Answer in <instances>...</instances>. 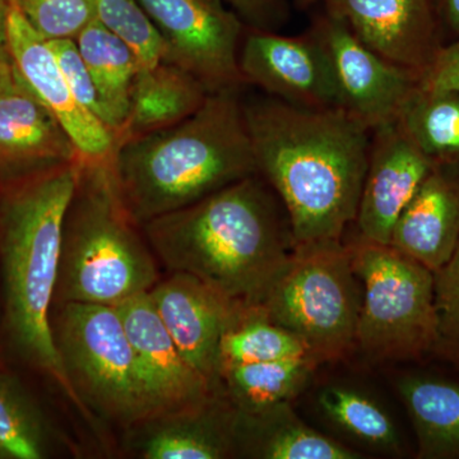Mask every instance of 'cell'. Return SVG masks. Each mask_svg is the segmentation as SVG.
Here are the masks:
<instances>
[{"mask_svg":"<svg viewBox=\"0 0 459 459\" xmlns=\"http://www.w3.org/2000/svg\"><path fill=\"white\" fill-rule=\"evenodd\" d=\"M241 105L258 174L286 208L295 246L341 240L358 213L370 129L344 108H298L265 93Z\"/></svg>","mask_w":459,"mask_h":459,"instance_id":"obj_1","label":"cell"},{"mask_svg":"<svg viewBox=\"0 0 459 459\" xmlns=\"http://www.w3.org/2000/svg\"><path fill=\"white\" fill-rule=\"evenodd\" d=\"M142 228L169 271L244 307H258L295 247L286 208L259 174Z\"/></svg>","mask_w":459,"mask_h":459,"instance_id":"obj_2","label":"cell"},{"mask_svg":"<svg viewBox=\"0 0 459 459\" xmlns=\"http://www.w3.org/2000/svg\"><path fill=\"white\" fill-rule=\"evenodd\" d=\"M240 92L210 93L177 126L114 148L117 189L138 226L258 174Z\"/></svg>","mask_w":459,"mask_h":459,"instance_id":"obj_3","label":"cell"},{"mask_svg":"<svg viewBox=\"0 0 459 459\" xmlns=\"http://www.w3.org/2000/svg\"><path fill=\"white\" fill-rule=\"evenodd\" d=\"M80 174L81 160L33 175L12 189L0 205V253L11 340L89 415L60 359L50 319L63 230Z\"/></svg>","mask_w":459,"mask_h":459,"instance_id":"obj_4","label":"cell"},{"mask_svg":"<svg viewBox=\"0 0 459 459\" xmlns=\"http://www.w3.org/2000/svg\"><path fill=\"white\" fill-rule=\"evenodd\" d=\"M135 226L120 197L111 157L81 160L54 300L117 307L150 292L159 273Z\"/></svg>","mask_w":459,"mask_h":459,"instance_id":"obj_5","label":"cell"},{"mask_svg":"<svg viewBox=\"0 0 459 459\" xmlns=\"http://www.w3.org/2000/svg\"><path fill=\"white\" fill-rule=\"evenodd\" d=\"M361 300L349 247L329 240L296 244L255 307L319 364L342 358L356 344Z\"/></svg>","mask_w":459,"mask_h":459,"instance_id":"obj_6","label":"cell"},{"mask_svg":"<svg viewBox=\"0 0 459 459\" xmlns=\"http://www.w3.org/2000/svg\"><path fill=\"white\" fill-rule=\"evenodd\" d=\"M362 300L356 344L377 360L411 359L437 346L434 272L391 246L349 244Z\"/></svg>","mask_w":459,"mask_h":459,"instance_id":"obj_7","label":"cell"},{"mask_svg":"<svg viewBox=\"0 0 459 459\" xmlns=\"http://www.w3.org/2000/svg\"><path fill=\"white\" fill-rule=\"evenodd\" d=\"M51 325L66 374L84 404L129 428L155 415L117 307L62 304Z\"/></svg>","mask_w":459,"mask_h":459,"instance_id":"obj_8","label":"cell"},{"mask_svg":"<svg viewBox=\"0 0 459 459\" xmlns=\"http://www.w3.org/2000/svg\"><path fill=\"white\" fill-rule=\"evenodd\" d=\"M166 42V60L186 69L208 92L246 84L238 53L246 27L221 0H138Z\"/></svg>","mask_w":459,"mask_h":459,"instance_id":"obj_9","label":"cell"},{"mask_svg":"<svg viewBox=\"0 0 459 459\" xmlns=\"http://www.w3.org/2000/svg\"><path fill=\"white\" fill-rule=\"evenodd\" d=\"M310 31L327 53L344 110L370 131L397 119L421 75L377 56L327 11L314 20Z\"/></svg>","mask_w":459,"mask_h":459,"instance_id":"obj_10","label":"cell"},{"mask_svg":"<svg viewBox=\"0 0 459 459\" xmlns=\"http://www.w3.org/2000/svg\"><path fill=\"white\" fill-rule=\"evenodd\" d=\"M238 66L246 84L287 104L313 110L343 108L327 53L310 30L300 36L247 30Z\"/></svg>","mask_w":459,"mask_h":459,"instance_id":"obj_11","label":"cell"},{"mask_svg":"<svg viewBox=\"0 0 459 459\" xmlns=\"http://www.w3.org/2000/svg\"><path fill=\"white\" fill-rule=\"evenodd\" d=\"M151 300L183 358L220 389L221 341L244 307L190 274L171 272L150 292Z\"/></svg>","mask_w":459,"mask_h":459,"instance_id":"obj_12","label":"cell"},{"mask_svg":"<svg viewBox=\"0 0 459 459\" xmlns=\"http://www.w3.org/2000/svg\"><path fill=\"white\" fill-rule=\"evenodd\" d=\"M437 165L411 140L401 124L371 131L369 162L355 221L359 237L389 246L401 213Z\"/></svg>","mask_w":459,"mask_h":459,"instance_id":"obj_13","label":"cell"},{"mask_svg":"<svg viewBox=\"0 0 459 459\" xmlns=\"http://www.w3.org/2000/svg\"><path fill=\"white\" fill-rule=\"evenodd\" d=\"M7 49L18 74L59 120L81 157L105 160L113 156L114 133L78 104L48 40L16 5L8 8Z\"/></svg>","mask_w":459,"mask_h":459,"instance_id":"obj_14","label":"cell"},{"mask_svg":"<svg viewBox=\"0 0 459 459\" xmlns=\"http://www.w3.org/2000/svg\"><path fill=\"white\" fill-rule=\"evenodd\" d=\"M325 2V11L346 23L362 44L415 74H424L442 50L434 0Z\"/></svg>","mask_w":459,"mask_h":459,"instance_id":"obj_15","label":"cell"},{"mask_svg":"<svg viewBox=\"0 0 459 459\" xmlns=\"http://www.w3.org/2000/svg\"><path fill=\"white\" fill-rule=\"evenodd\" d=\"M81 159L62 124L14 68L0 91V177L27 179Z\"/></svg>","mask_w":459,"mask_h":459,"instance_id":"obj_16","label":"cell"},{"mask_svg":"<svg viewBox=\"0 0 459 459\" xmlns=\"http://www.w3.org/2000/svg\"><path fill=\"white\" fill-rule=\"evenodd\" d=\"M117 309L157 412L195 406L217 394L183 358L148 292Z\"/></svg>","mask_w":459,"mask_h":459,"instance_id":"obj_17","label":"cell"},{"mask_svg":"<svg viewBox=\"0 0 459 459\" xmlns=\"http://www.w3.org/2000/svg\"><path fill=\"white\" fill-rule=\"evenodd\" d=\"M237 410L225 395L161 411L133 425L131 448L144 459H221L237 453Z\"/></svg>","mask_w":459,"mask_h":459,"instance_id":"obj_18","label":"cell"},{"mask_svg":"<svg viewBox=\"0 0 459 459\" xmlns=\"http://www.w3.org/2000/svg\"><path fill=\"white\" fill-rule=\"evenodd\" d=\"M459 243V175L437 164L395 223L394 249L437 272Z\"/></svg>","mask_w":459,"mask_h":459,"instance_id":"obj_19","label":"cell"},{"mask_svg":"<svg viewBox=\"0 0 459 459\" xmlns=\"http://www.w3.org/2000/svg\"><path fill=\"white\" fill-rule=\"evenodd\" d=\"M237 453L262 459H356L358 452L305 425L290 402L244 413L234 425Z\"/></svg>","mask_w":459,"mask_h":459,"instance_id":"obj_20","label":"cell"},{"mask_svg":"<svg viewBox=\"0 0 459 459\" xmlns=\"http://www.w3.org/2000/svg\"><path fill=\"white\" fill-rule=\"evenodd\" d=\"M208 95L210 92L195 75L168 60L138 72L128 117L115 147L177 126L195 114Z\"/></svg>","mask_w":459,"mask_h":459,"instance_id":"obj_21","label":"cell"},{"mask_svg":"<svg viewBox=\"0 0 459 459\" xmlns=\"http://www.w3.org/2000/svg\"><path fill=\"white\" fill-rule=\"evenodd\" d=\"M398 389L415 428L419 457H459V385L429 377H407Z\"/></svg>","mask_w":459,"mask_h":459,"instance_id":"obj_22","label":"cell"},{"mask_svg":"<svg viewBox=\"0 0 459 459\" xmlns=\"http://www.w3.org/2000/svg\"><path fill=\"white\" fill-rule=\"evenodd\" d=\"M115 135L122 131L131 107L132 91L140 72L137 57L96 18L75 39Z\"/></svg>","mask_w":459,"mask_h":459,"instance_id":"obj_23","label":"cell"},{"mask_svg":"<svg viewBox=\"0 0 459 459\" xmlns=\"http://www.w3.org/2000/svg\"><path fill=\"white\" fill-rule=\"evenodd\" d=\"M316 367L309 356L230 365L222 368L220 388L238 412H256L298 397Z\"/></svg>","mask_w":459,"mask_h":459,"instance_id":"obj_24","label":"cell"},{"mask_svg":"<svg viewBox=\"0 0 459 459\" xmlns=\"http://www.w3.org/2000/svg\"><path fill=\"white\" fill-rule=\"evenodd\" d=\"M407 135L435 164L459 159V93L418 86L397 117Z\"/></svg>","mask_w":459,"mask_h":459,"instance_id":"obj_25","label":"cell"},{"mask_svg":"<svg viewBox=\"0 0 459 459\" xmlns=\"http://www.w3.org/2000/svg\"><path fill=\"white\" fill-rule=\"evenodd\" d=\"M49 449L40 410L17 380L0 374V459H42Z\"/></svg>","mask_w":459,"mask_h":459,"instance_id":"obj_26","label":"cell"},{"mask_svg":"<svg viewBox=\"0 0 459 459\" xmlns=\"http://www.w3.org/2000/svg\"><path fill=\"white\" fill-rule=\"evenodd\" d=\"M300 356H309L303 343L270 322L256 307H244L221 341V370L230 365Z\"/></svg>","mask_w":459,"mask_h":459,"instance_id":"obj_27","label":"cell"},{"mask_svg":"<svg viewBox=\"0 0 459 459\" xmlns=\"http://www.w3.org/2000/svg\"><path fill=\"white\" fill-rule=\"evenodd\" d=\"M318 402L331 421L360 442L380 451L397 452L400 448L394 421L367 395L344 386L331 385L320 392Z\"/></svg>","mask_w":459,"mask_h":459,"instance_id":"obj_28","label":"cell"},{"mask_svg":"<svg viewBox=\"0 0 459 459\" xmlns=\"http://www.w3.org/2000/svg\"><path fill=\"white\" fill-rule=\"evenodd\" d=\"M96 18L137 57L140 72L166 60L168 48L138 0H96Z\"/></svg>","mask_w":459,"mask_h":459,"instance_id":"obj_29","label":"cell"},{"mask_svg":"<svg viewBox=\"0 0 459 459\" xmlns=\"http://www.w3.org/2000/svg\"><path fill=\"white\" fill-rule=\"evenodd\" d=\"M11 5L45 40H75L98 14L96 0H13Z\"/></svg>","mask_w":459,"mask_h":459,"instance_id":"obj_30","label":"cell"},{"mask_svg":"<svg viewBox=\"0 0 459 459\" xmlns=\"http://www.w3.org/2000/svg\"><path fill=\"white\" fill-rule=\"evenodd\" d=\"M48 44H49L57 65L65 74L66 83H68L69 89L74 93L78 104L82 105L87 111L95 115L99 120H101L110 129L107 108L102 105L92 75H91L89 68H87L80 50H78L75 40L60 39V40H48Z\"/></svg>","mask_w":459,"mask_h":459,"instance_id":"obj_31","label":"cell"},{"mask_svg":"<svg viewBox=\"0 0 459 459\" xmlns=\"http://www.w3.org/2000/svg\"><path fill=\"white\" fill-rule=\"evenodd\" d=\"M434 280L437 346L459 355V243L449 262L434 272Z\"/></svg>","mask_w":459,"mask_h":459,"instance_id":"obj_32","label":"cell"},{"mask_svg":"<svg viewBox=\"0 0 459 459\" xmlns=\"http://www.w3.org/2000/svg\"><path fill=\"white\" fill-rule=\"evenodd\" d=\"M249 29L277 32L287 23L286 0H225Z\"/></svg>","mask_w":459,"mask_h":459,"instance_id":"obj_33","label":"cell"},{"mask_svg":"<svg viewBox=\"0 0 459 459\" xmlns=\"http://www.w3.org/2000/svg\"><path fill=\"white\" fill-rule=\"evenodd\" d=\"M420 86L429 91L459 93V40L442 48L433 65L421 75Z\"/></svg>","mask_w":459,"mask_h":459,"instance_id":"obj_34","label":"cell"},{"mask_svg":"<svg viewBox=\"0 0 459 459\" xmlns=\"http://www.w3.org/2000/svg\"><path fill=\"white\" fill-rule=\"evenodd\" d=\"M437 16H442L452 31L459 33V0H434Z\"/></svg>","mask_w":459,"mask_h":459,"instance_id":"obj_35","label":"cell"},{"mask_svg":"<svg viewBox=\"0 0 459 459\" xmlns=\"http://www.w3.org/2000/svg\"><path fill=\"white\" fill-rule=\"evenodd\" d=\"M14 74L13 63L9 56L7 47L0 48V91L7 86Z\"/></svg>","mask_w":459,"mask_h":459,"instance_id":"obj_36","label":"cell"},{"mask_svg":"<svg viewBox=\"0 0 459 459\" xmlns=\"http://www.w3.org/2000/svg\"><path fill=\"white\" fill-rule=\"evenodd\" d=\"M8 8L7 3L0 0V48L7 47Z\"/></svg>","mask_w":459,"mask_h":459,"instance_id":"obj_37","label":"cell"},{"mask_svg":"<svg viewBox=\"0 0 459 459\" xmlns=\"http://www.w3.org/2000/svg\"><path fill=\"white\" fill-rule=\"evenodd\" d=\"M299 3H303V4H312L314 2H318V0H298Z\"/></svg>","mask_w":459,"mask_h":459,"instance_id":"obj_38","label":"cell"},{"mask_svg":"<svg viewBox=\"0 0 459 459\" xmlns=\"http://www.w3.org/2000/svg\"><path fill=\"white\" fill-rule=\"evenodd\" d=\"M2 2L7 3L8 5H11L13 0H2Z\"/></svg>","mask_w":459,"mask_h":459,"instance_id":"obj_39","label":"cell"}]
</instances>
